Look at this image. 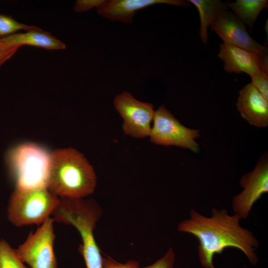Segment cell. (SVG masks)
Wrapping results in <instances>:
<instances>
[{
  "label": "cell",
  "mask_w": 268,
  "mask_h": 268,
  "mask_svg": "<svg viewBox=\"0 0 268 268\" xmlns=\"http://www.w3.org/2000/svg\"><path fill=\"white\" fill-rule=\"evenodd\" d=\"M189 219L178 224V231L191 234L199 241V257L205 268H215L213 258L221 254L228 247L236 248L243 252L253 265L258 258L255 248L259 242L253 234L241 227L240 218L236 214L230 216L227 210H212V216H204L196 210L190 211Z\"/></svg>",
  "instance_id": "6da1fadb"
},
{
  "label": "cell",
  "mask_w": 268,
  "mask_h": 268,
  "mask_svg": "<svg viewBox=\"0 0 268 268\" xmlns=\"http://www.w3.org/2000/svg\"><path fill=\"white\" fill-rule=\"evenodd\" d=\"M97 182L94 168L84 155L72 148L51 152L47 187L59 198L83 199Z\"/></svg>",
  "instance_id": "7a4b0ae2"
},
{
  "label": "cell",
  "mask_w": 268,
  "mask_h": 268,
  "mask_svg": "<svg viewBox=\"0 0 268 268\" xmlns=\"http://www.w3.org/2000/svg\"><path fill=\"white\" fill-rule=\"evenodd\" d=\"M51 154L45 147L32 142L21 143L9 149L5 162L15 187H47Z\"/></svg>",
  "instance_id": "3957f363"
},
{
  "label": "cell",
  "mask_w": 268,
  "mask_h": 268,
  "mask_svg": "<svg viewBox=\"0 0 268 268\" xmlns=\"http://www.w3.org/2000/svg\"><path fill=\"white\" fill-rule=\"evenodd\" d=\"M60 198L46 187H15L8 206L7 217L16 226L42 224L53 214Z\"/></svg>",
  "instance_id": "277c9868"
},
{
  "label": "cell",
  "mask_w": 268,
  "mask_h": 268,
  "mask_svg": "<svg viewBox=\"0 0 268 268\" xmlns=\"http://www.w3.org/2000/svg\"><path fill=\"white\" fill-rule=\"evenodd\" d=\"M153 121L149 136L151 142L199 151V146L195 139L200 136V131L182 125L164 105L155 111Z\"/></svg>",
  "instance_id": "5b68a950"
},
{
  "label": "cell",
  "mask_w": 268,
  "mask_h": 268,
  "mask_svg": "<svg viewBox=\"0 0 268 268\" xmlns=\"http://www.w3.org/2000/svg\"><path fill=\"white\" fill-rule=\"evenodd\" d=\"M54 221L47 218L15 250L21 260L31 268H58L54 249Z\"/></svg>",
  "instance_id": "8992f818"
},
{
  "label": "cell",
  "mask_w": 268,
  "mask_h": 268,
  "mask_svg": "<svg viewBox=\"0 0 268 268\" xmlns=\"http://www.w3.org/2000/svg\"><path fill=\"white\" fill-rule=\"evenodd\" d=\"M114 106L123 120L126 134L138 138L149 136L155 112L152 104L137 100L124 91L115 96Z\"/></svg>",
  "instance_id": "52a82bcc"
},
{
  "label": "cell",
  "mask_w": 268,
  "mask_h": 268,
  "mask_svg": "<svg viewBox=\"0 0 268 268\" xmlns=\"http://www.w3.org/2000/svg\"><path fill=\"white\" fill-rule=\"evenodd\" d=\"M211 29L224 44L239 47L261 55H268V48L254 40L245 25L233 12L221 10L215 15Z\"/></svg>",
  "instance_id": "ba28073f"
},
{
  "label": "cell",
  "mask_w": 268,
  "mask_h": 268,
  "mask_svg": "<svg viewBox=\"0 0 268 268\" xmlns=\"http://www.w3.org/2000/svg\"><path fill=\"white\" fill-rule=\"evenodd\" d=\"M243 191L233 198L232 207L240 219L246 218L255 202L268 192V162L262 159L255 169L244 175L240 181Z\"/></svg>",
  "instance_id": "9c48e42d"
},
{
  "label": "cell",
  "mask_w": 268,
  "mask_h": 268,
  "mask_svg": "<svg viewBox=\"0 0 268 268\" xmlns=\"http://www.w3.org/2000/svg\"><path fill=\"white\" fill-rule=\"evenodd\" d=\"M219 48L218 56L223 62L226 72H244L251 77L261 71L268 72V55H261L224 43L221 44Z\"/></svg>",
  "instance_id": "30bf717a"
},
{
  "label": "cell",
  "mask_w": 268,
  "mask_h": 268,
  "mask_svg": "<svg viewBox=\"0 0 268 268\" xmlns=\"http://www.w3.org/2000/svg\"><path fill=\"white\" fill-rule=\"evenodd\" d=\"M167 4L183 7L191 6L184 0H110L96 8L101 16L113 21L125 23L132 22L136 11L150 5Z\"/></svg>",
  "instance_id": "8fae6325"
},
{
  "label": "cell",
  "mask_w": 268,
  "mask_h": 268,
  "mask_svg": "<svg viewBox=\"0 0 268 268\" xmlns=\"http://www.w3.org/2000/svg\"><path fill=\"white\" fill-rule=\"evenodd\" d=\"M236 106L250 124L260 128L268 125V100L251 83L239 91Z\"/></svg>",
  "instance_id": "7c38bea8"
},
{
  "label": "cell",
  "mask_w": 268,
  "mask_h": 268,
  "mask_svg": "<svg viewBox=\"0 0 268 268\" xmlns=\"http://www.w3.org/2000/svg\"><path fill=\"white\" fill-rule=\"evenodd\" d=\"M0 39L8 45L19 48L28 45L50 50L66 48V45L62 41L36 26L25 33H16Z\"/></svg>",
  "instance_id": "4fadbf2b"
},
{
  "label": "cell",
  "mask_w": 268,
  "mask_h": 268,
  "mask_svg": "<svg viewBox=\"0 0 268 268\" xmlns=\"http://www.w3.org/2000/svg\"><path fill=\"white\" fill-rule=\"evenodd\" d=\"M189 1L198 9L200 18L199 36L202 42L206 44L208 27L217 13L221 10H227L228 7L219 0H189Z\"/></svg>",
  "instance_id": "5bb4252c"
},
{
  "label": "cell",
  "mask_w": 268,
  "mask_h": 268,
  "mask_svg": "<svg viewBox=\"0 0 268 268\" xmlns=\"http://www.w3.org/2000/svg\"><path fill=\"white\" fill-rule=\"evenodd\" d=\"M234 13L252 30L259 14L268 6L267 0H237L235 2H226Z\"/></svg>",
  "instance_id": "9a60e30c"
},
{
  "label": "cell",
  "mask_w": 268,
  "mask_h": 268,
  "mask_svg": "<svg viewBox=\"0 0 268 268\" xmlns=\"http://www.w3.org/2000/svg\"><path fill=\"white\" fill-rule=\"evenodd\" d=\"M0 268H27L15 250L3 239H0Z\"/></svg>",
  "instance_id": "2e32d148"
},
{
  "label": "cell",
  "mask_w": 268,
  "mask_h": 268,
  "mask_svg": "<svg viewBox=\"0 0 268 268\" xmlns=\"http://www.w3.org/2000/svg\"><path fill=\"white\" fill-rule=\"evenodd\" d=\"M35 27L20 23L9 15L0 14V39L16 33L19 30L27 31Z\"/></svg>",
  "instance_id": "e0dca14e"
},
{
  "label": "cell",
  "mask_w": 268,
  "mask_h": 268,
  "mask_svg": "<svg viewBox=\"0 0 268 268\" xmlns=\"http://www.w3.org/2000/svg\"><path fill=\"white\" fill-rule=\"evenodd\" d=\"M251 78V83L268 100V72L261 71Z\"/></svg>",
  "instance_id": "ac0fdd59"
},
{
  "label": "cell",
  "mask_w": 268,
  "mask_h": 268,
  "mask_svg": "<svg viewBox=\"0 0 268 268\" xmlns=\"http://www.w3.org/2000/svg\"><path fill=\"white\" fill-rule=\"evenodd\" d=\"M175 254L172 248H170L165 255L151 265L143 268H174Z\"/></svg>",
  "instance_id": "d6986e66"
},
{
  "label": "cell",
  "mask_w": 268,
  "mask_h": 268,
  "mask_svg": "<svg viewBox=\"0 0 268 268\" xmlns=\"http://www.w3.org/2000/svg\"><path fill=\"white\" fill-rule=\"evenodd\" d=\"M102 265L103 268H140L138 263L135 261L121 264L108 256L103 258Z\"/></svg>",
  "instance_id": "ffe728a7"
},
{
  "label": "cell",
  "mask_w": 268,
  "mask_h": 268,
  "mask_svg": "<svg viewBox=\"0 0 268 268\" xmlns=\"http://www.w3.org/2000/svg\"><path fill=\"white\" fill-rule=\"evenodd\" d=\"M105 1L104 0H78L76 1L73 10L76 12L86 11L93 7H98Z\"/></svg>",
  "instance_id": "44dd1931"
},
{
  "label": "cell",
  "mask_w": 268,
  "mask_h": 268,
  "mask_svg": "<svg viewBox=\"0 0 268 268\" xmlns=\"http://www.w3.org/2000/svg\"><path fill=\"white\" fill-rule=\"evenodd\" d=\"M19 49L3 42L0 39V67L12 57Z\"/></svg>",
  "instance_id": "7402d4cb"
}]
</instances>
